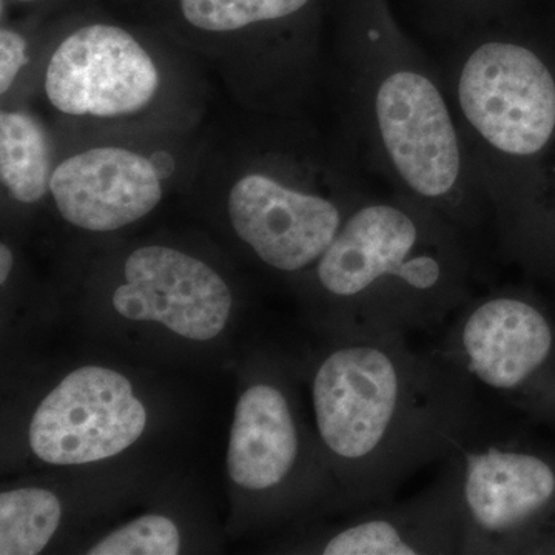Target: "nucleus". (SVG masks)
<instances>
[{
    "mask_svg": "<svg viewBox=\"0 0 555 555\" xmlns=\"http://www.w3.org/2000/svg\"><path fill=\"white\" fill-rule=\"evenodd\" d=\"M408 335L347 334L312 375L315 429L350 502H386L443 462L476 404L469 383L436 349Z\"/></svg>",
    "mask_w": 555,
    "mask_h": 555,
    "instance_id": "1",
    "label": "nucleus"
},
{
    "mask_svg": "<svg viewBox=\"0 0 555 555\" xmlns=\"http://www.w3.org/2000/svg\"><path fill=\"white\" fill-rule=\"evenodd\" d=\"M312 0H173L167 38L214 62L244 104L292 116L315 61L283 30Z\"/></svg>",
    "mask_w": 555,
    "mask_h": 555,
    "instance_id": "10",
    "label": "nucleus"
},
{
    "mask_svg": "<svg viewBox=\"0 0 555 555\" xmlns=\"http://www.w3.org/2000/svg\"><path fill=\"white\" fill-rule=\"evenodd\" d=\"M434 349L486 403L555 437V306L531 288L474 294Z\"/></svg>",
    "mask_w": 555,
    "mask_h": 555,
    "instance_id": "9",
    "label": "nucleus"
},
{
    "mask_svg": "<svg viewBox=\"0 0 555 555\" xmlns=\"http://www.w3.org/2000/svg\"><path fill=\"white\" fill-rule=\"evenodd\" d=\"M312 275L347 334L437 331L474 295L469 243L398 193L361 198Z\"/></svg>",
    "mask_w": 555,
    "mask_h": 555,
    "instance_id": "2",
    "label": "nucleus"
},
{
    "mask_svg": "<svg viewBox=\"0 0 555 555\" xmlns=\"http://www.w3.org/2000/svg\"><path fill=\"white\" fill-rule=\"evenodd\" d=\"M444 86L492 217L507 171L553 141V72L525 43L491 38L462 50Z\"/></svg>",
    "mask_w": 555,
    "mask_h": 555,
    "instance_id": "8",
    "label": "nucleus"
},
{
    "mask_svg": "<svg viewBox=\"0 0 555 555\" xmlns=\"http://www.w3.org/2000/svg\"><path fill=\"white\" fill-rule=\"evenodd\" d=\"M292 122H272L199 170L222 179L236 236L266 266L283 273L312 270L363 196L345 171ZM206 153V152H204Z\"/></svg>",
    "mask_w": 555,
    "mask_h": 555,
    "instance_id": "5",
    "label": "nucleus"
},
{
    "mask_svg": "<svg viewBox=\"0 0 555 555\" xmlns=\"http://www.w3.org/2000/svg\"><path fill=\"white\" fill-rule=\"evenodd\" d=\"M145 423L147 414L129 379L105 367H80L40 403L30 447L51 465L100 462L130 448Z\"/></svg>",
    "mask_w": 555,
    "mask_h": 555,
    "instance_id": "11",
    "label": "nucleus"
},
{
    "mask_svg": "<svg viewBox=\"0 0 555 555\" xmlns=\"http://www.w3.org/2000/svg\"><path fill=\"white\" fill-rule=\"evenodd\" d=\"M181 540L177 525L163 516H145L113 532L90 555H175Z\"/></svg>",
    "mask_w": 555,
    "mask_h": 555,
    "instance_id": "18",
    "label": "nucleus"
},
{
    "mask_svg": "<svg viewBox=\"0 0 555 555\" xmlns=\"http://www.w3.org/2000/svg\"><path fill=\"white\" fill-rule=\"evenodd\" d=\"M43 46L33 39L31 31L20 25L0 28V98L2 105L22 102L35 78Z\"/></svg>",
    "mask_w": 555,
    "mask_h": 555,
    "instance_id": "17",
    "label": "nucleus"
},
{
    "mask_svg": "<svg viewBox=\"0 0 555 555\" xmlns=\"http://www.w3.org/2000/svg\"><path fill=\"white\" fill-rule=\"evenodd\" d=\"M2 2L14 3V5L35 7L50 3L51 0H2Z\"/></svg>",
    "mask_w": 555,
    "mask_h": 555,
    "instance_id": "20",
    "label": "nucleus"
},
{
    "mask_svg": "<svg viewBox=\"0 0 555 555\" xmlns=\"http://www.w3.org/2000/svg\"><path fill=\"white\" fill-rule=\"evenodd\" d=\"M60 156L56 129L28 102L2 105L0 182L14 203L35 206L50 198L51 178Z\"/></svg>",
    "mask_w": 555,
    "mask_h": 555,
    "instance_id": "15",
    "label": "nucleus"
},
{
    "mask_svg": "<svg viewBox=\"0 0 555 555\" xmlns=\"http://www.w3.org/2000/svg\"><path fill=\"white\" fill-rule=\"evenodd\" d=\"M433 485L404 502L363 506L360 517L327 537L326 555L463 554V524L454 469L443 462Z\"/></svg>",
    "mask_w": 555,
    "mask_h": 555,
    "instance_id": "13",
    "label": "nucleus"
},
{
    "mask_svg": "<svg viewBox=\"0 0 555 555\" xmlns=\"http://www.w3.org/2000/svg\"><path fill=\"white\" fill-rule=\"evenodd\" d=\"M57 139L50 199L73 228L98 233L152 214L173 182L195 179L206 152L195 126L57 131Z\"/></svg>",
    "mask_w": 555,
    "mask_h": 555,
    "instance_id": "7",
    "label": "nucleus"
},
{
    "mask_svg": "<svg viewBox=\"0 0 555 555\" xmlns=\"http://www.w3.org/2000/svg\"><path fill=\"white\" fill-rule=\"evenodd\" d=\"M113 308L134 321H156L175 334L207 341L221 334L232 310L224 278L203 259L169 246H142L124 261Z\"/></svg>",
    "mask_w": 555,
    "mask_h": 555,
    "instance_id": "12",
    "label": "nucleus"
},
{
    "mask_svg": "<svg viewBox=\"0 0 555 555\" xmlns=\"http://www.w3.org/2000/svg\"><path fill=\"white\" fill-rule=\"evenodd\" d=\"M353 126L398 195L429 208L469 243L492 228L443 80L377 27L343 50Z\"/></svg>",
    "mask_w": 555,
    "mask_h": 555,
    "instance_id": "3",
    "label": "nucleus"
},
{
    "mask_svg": "<svg viewBox=\"0 0 555 555\" xmlns=\"http://www.w3.org/2000/svg\"><path fill=\"white\" fill-rule=\"evenodd\" d=\"M302 434L281 387L251 386L236 404L228 452L229 476L251 491H268L294 477Z\"/></svg>",
    "mask_w": 555,
    "mask_h": 555,
    "instance_id": "14",
    "label": "nucleus"
},
{
    "mask_svg": "<svg viewBox=\"0 0 555 555\" xmlns=\"http://www.w3.org/2000/svg\"><path fill=\"white\" fill-rule=\"evenodd\" d=\"M443 462L459 485L463 554H555L554 436L477 397Z\"/></svg>",
    "mask_w": 555,
    "mask_h": 555,
    "instance_id": "6",
    "label": "nucleus"
},
{
    "mask_svg": "<svg viewBox=\"0 0 555 555\" xmlns=\"http://www.w3.org/2000/svg\"><path fill=\"white\" fill-rule=\"evenodd\" d=\"M61 503L46 489L24 488L0 495V554H39L56 532Z\"/></svg>",
    "mask_w": 555,
    "mask_h": 555,
    "instance_id": "16",
    "label": "nucleus"
},
{
    "mask_svg": "<svg viewBox=\"0 0 555 555\" xmlns=\"http://www.w3.org/2000/svg\"><path fill=\"white\" fill-rule=\"evenodd\" d=\"M14 266L13 250L5 243L0 244V283L5 284Z\"/></svg>",
    "mask_w": 555,
    "mask_h": 555,
    "instance_id": "19",
    "label": "nucleus"
},
{
    "mask_svg": "<svg viewBox=\"0 0 555 555\" xmlns=\"http://www.w3.org/2000/svg\"><path fill=\"white\" fill-rule=\"evenodd\" d=\"M178 53L119 22H75L47 40L28 94L57 131L196 126L199 93Z\"/></svg>",
    "mask_w": 555,
    "mask_h": 555,
    "instance_id": "4",
    "label": "nucleus"
}]
</instances>
